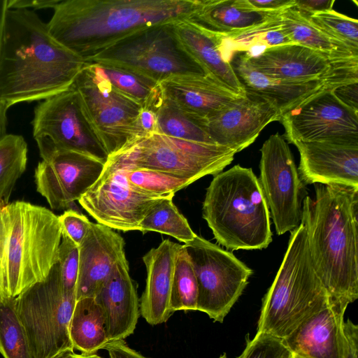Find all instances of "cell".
Wrapping results in <instances>:
<instances>
[{"label":"cell","instance_id":"6da1fadb","mask_svg":"<svg viewBox=\"0 0 358 358\" xmlns=\"http://www.w3.org/2000/svg\"><path fill=\"white\" fill-rule=\"evenodd\" d=\"M85 64L53 38L34 10L7 8L0 40V101L8 109L68 89Z\"/></svg>","mask_w":358,"mask_h":358},{"label":"cell","instance_id":"7a4b0ae2","mask_svg":"<svg viewBox=\"0 0 358 358\" xmlns=\"http://www.w3.org/2000/svg\"><path fill=\"white\" fill-rule=\"evenodd\" d=\"M200 0H66L47 23L53 38L85 62L147 27L189 20Z\"/></svg>","mask_w":358,"mask_h":358},{"label":"cell","instance_id":"3957f363","mask_svg":"<svg viewBox=\"0 0 358 358\" xmlns=\"http://www.w3.org/2000/svg\"><path fill=\"white\" fill-rule=\"evenodd\" d=\"M313 185L301 221L313 265L331 300L350 304L358 297V188Z\"/></svg>","mask_w":358,"mask_h":358},{"label":"cell","instance_id":"277c9868","mask_svg":"<svg viewBox=\"0 0 358 358\" xmlns=\"http://www.w3.org/2000/svg\"><path fill=\"white\" fill-rule=\"evenodd\" d=\"M62 227L48 208L17 201L0 208V299L43 281L57 262Z\"/></svg>","mask_w":358,"mask_h":358},{"label":"cell","instance_id":"5b68a950","mask_svg":"<svg viewBox=\"0 0 358 358\" xmlns=\"http://www.w3.org/2000/svg\"><path fill=\"white\" fill-rule=\"evenodd\" d=\"M202 211L217 242L228 250H262L272 241L270 212L251 168L237 164L215 175Z\"/></svg>","mask_w":358,"mask_h":358},{"label":"cell","instance_id":"8992f818","mask_svg":"<svg viewBox=\"0 0 358 358\" xmlns=\"http://www.w3.org/2000/svg\"><path fill=\"white\" fill-rule=\"evenodd\" d=\"M287 248L263 300L257 332L285 339L331 299L311 260L305 226L290 232Z\"/></svg>","mask_w":358,"mask_h":358},{"label":"cell","instance_id":"52a82bcc","mask_svg":"<svg viewBox=\"0 0 358 358\" xmlns=\"http://www.w3.org/2000/svg\"><path fill=\"white\" fill-rule=\"evenodd\" d=\"M76 302V294L63 288L57 262L45 279L15 298L32 358H58L74 351L69 324Z\"/></svg>","mask_w":358,"mask_h":358},{"label":"cell","instance_id":"ba28073f","mask_svg":"<svg viewBox=\"0 0 358 358\" xmlns=\"http://www.w3.org/2000/svg\"><path fill=\"white\" fill-rule=\"evenodd\" d=\"M236 152L219 145L206 144L152 134L108 157L106 163L124 169H145L194 181L215 176L229 165Z\"/></svg>","mask_w":358,"mask_h":358},{"label":"cell","instance_id":"9c48e42d","mask_svg":"<svg viewBox=\"0 0 358 358\" xmlns=\"http://www.w3.org/2000/svg\"><path fill=\"white\" fill-rule=\"evenodd\" d=\"M174 23L139 30L86 62L126 69L158 83L175 75L208 74L182 47Z\"/></svg>","mask_w":358,"mask_h":358},{"label":"cell","instance_id":"30bf717a","mask_svg":"<svg viewBox=\"0 0 358 358\" xmlns=\"http://www.w3.org/2000/svg\"><path fill=\"white\" fill-rule=\"evenodd\" d=\"M72 85L108 157L142 138V106L117 90L96 64L86 62Z\"/></svg>","mask_w":358,"mask_h":358},{"label":"cell","instance_id":"8fae6325","mask_svg":"<svg viewBox=\"0 0 358 358\" xmlns=\"http://www.w3.org/2000/svg\"><path fill=\"white\" fill-rule=\"evenodd\" d=\"M31 124L42 160L61 150L84 154L104 163L108 158L73 85L41 101L34 108Z\"/></svg>","mask_w":358,"mask_h":358},{"label":"cell","instance_id":"7c38bea8","mask_svg":"<svg viewBox=\"0 0 358 358\" xmlns=\"http://www.w3.org/2000/svg\"><path fill=\"white\" fill-rule=\"evenodd\" d=\"M183 245L197 281L196 310L222 322L246 287L252 270L232 252L197 235Z\"/></svg>","mask_w":358,"mask_h":358},{"label":"cell","instance_id":"4fadbf2b","mask_svg":"<svg viewBox=\"0 0 358 358\" xmlns=\"http://www.w3.org/2000/svg\"><path fill=\"white\" fill-rule=\"evenodd\" d=\"M260 152L259 183L276 234L282 235L301 224L304 183L283 136L271 135Z\"/></svg>","mask_w":358,"mask_h":358},{"label":"cell","instance_id":"5bb4252c","mask_svg":"<svg viewBox=\"0 0 358 358\" xmlns=\"http://www.w3.org/2000/svg\"><path fill=\"white\" fill-rule=\"evenodd\" d=\"M242 52L254 69L280 80L334 87L358 82V57H335L296 43L268 48L256 56Z\"/></svg>","mask_w":358,"mask_h":358},{"label":"cell","instance_id":"9a60e30c","mask_svg":"<svg viewBox=\"0 0 358 358\" xmlns=\"http://www.w3.org/2000/svg\"><path fill=\"white\" fill-rule=\"evenodd\" d=\"M169 195L152 194L136 188L120 169L105 163L98 180L78 202L101 224L123 231H139L148 211Z\"/></svg>","mask_w":358,"mask_h":358},{"label":"cell","instance_id":"2e32d148","mask_svg":"<svg viewBox=\"0 0 358 358\" xmlns=\"http://www.w3.org/2000/svg\"><path fill=\"white\" fill-rule=\"evenodd\" d=\"M288 143L338 142L358 144V113L324 91L280 119Z\"/></svg>","mask_w":358,"mask_h":358},{"label":"cell","instance_id":"e0dca14e","mask_svg":"<svg viewBox=\"0 0 358 358\" xmlns=\"http://www.w3.org/2000/svg\"><path fill=\"white\" fill-rule=\"evenodd\" d=\"M105 163L76 152L61 150L38 162L37 192L55 210L70 209L101 176Z\"/></svg>","mask_w":358,"mask_h":358},{"label":"cell","instance_id":"ac0fdd59","mask_svg":"<svg viewBox=\"0 0 358 358\" xmlns=\"http://www.w3.org/2000/svg\"><path fill=\"white\" fill-rule=\"evenodd\" d=\"M280 119L271 103L246 93L240 102L208 117L206 126L215 144L237 153L253 143L267 124Z\"/></svg>","mask_w":358,"mask_h":358},{"label":"cell","instance_id":"d6986e66","mask_svg":"<svg viewBox=\"0 0 358 358\" xmlns=\"http://www.w3.org/2000/svg\"><path fill=\"white\" fill-rule=\"evenodd\" d=\"M304 184L339 185L358 188V144L295 142Z\"/></svg>","mask_w":358,"mask_h":358},{"label":"cell","instance_id":"ffe728a7","mask_svg":"<svg viewBox=\"0 0 358 358\" xmlns=\"http://www.w3.org/2000/svg\"><path fill=\"white\" fill-rule=\"evenodd\" d=\"M125 242L112 229L91 222L79 245L76 301L94 297L115 264L126 258Z\"/></svg>","mask_w":358,"mask_h":358},{"label":"cell","instance_id":"44dd1931","mask_svg":"<svg viewBox=\"0 0 358 358\" xmlns=\"http://www.w3.org/2000/svg\"><path fill=\"white\" fill-rule=\"evenodd\" d=\"M349 304L331 300L283 339L292 354L303 358H344V313Z\"/></svg>","mask_w":358,"mask_h":358},{"label":"cell","instance_id":"7402d4cb","mask_svg":"<svg viewBox=\"0 0 358 358\" xmlns=\"http://www.w3.org/2000/svg\"><path fill=\"white\" fill-rule=\"evenodd\" d=\"M162 94L182 110L207 119L240 102L238 94L210 74H181L159 83Z\"/></svg>","mask_w":358,"mask_h":358},{"label":"cell","instance_id":"603a6c76","mask_svg":"<svg viewBox=\"0 0 358 358\" xmlns=\"http://www.w3.org/2000/svg\"><path fill=\"white\" fill-rule=\"evenodd\" d=\"M127 258L119 261L94 298L101 306L108 342L132 334L139 317V301Z\"/></svg>","mask_w":358,"mask_h":358},{"label":"cell","instance_id":"cb8c5ba5","mask_svg":"<svg viewBox=\"0 0 358 358\" xmlns=\"http://www.w3.org/2000/svg\"><path fill=\"white\" fill-rule=\"evenodd\" d=\"M229 62L246 93L271 103L281 117L310 98L336 87L321 81L291 83L269 77L254 69L242 51L236 52Z\"/></svg>","mask_w":358,"mask_h":358},{"label":"cell","instance_id":"d4e9b609","mask_svg":"<svg viewBox=\"0 0 358 358\" xmlns=\"http://www.w3.org/2000/svg\"><path fill=\"white\" fill-rule=\"evenodd\" d=\"M180 245L166 239L143 257L147 277L140 313L151 325L166 322L173 314L170 296L174 264Z\"/></svg>","mask_w":358,"mask_h":358},{"label":"cell","instance_id":"484cf974","mask_svg":"<svg viewBox=\"0 0 358 358\" xmlns=\"http://www.w3.org/2000/svg\"><path fill=\"white\" fill-rule=\"evenodd\" d=\"M173 25L182 47L208 74L235 93L246 96L243 86L222 52L224 36L189 20L176 22Z\"/></svg>","mask_w":358,"mask_h":358},{"label":"cell","instance_id":"4316f807","mask_svg":"<svg viewBox=\"0 0 358 358\" xmlns=\"http://www.w3.org/2000/svg\"><path fill=\"white\" fill-rule=\"evenodd\" d=\"M279 13L250 9L243 0H200L189 20L230 38L271 20Z\"/></svg>","mask_w":358,"mask_h":358},{"label":"cell","instance_id":"83f0119b","mask_svg":"<svg viewBox=\"0 0 358 358\" xmlns=\"http://www.w3.org/2000/svg\"><path fill=\"white\" fill-rule=\"evenodd\" d=\"M73 348L83 354H94L108 343L103 312L94 297L77 300L69 324Z\"/></svg>","mask_w":358,"mask_h":358},{"label":"cell","instance_id":"f1b7e54d","mask_svg":"<svg viewBox=\"0 0 358 358\" xmlns=\"http://www.w3.org/2000/svg\"><path fill=\"white\" fill-rule=\"evenodd\" d=\"M279 24L293 43L299 44L335 57H358V50L349 47L315 27L294 6L280 12Z\"/></svg>","mask_w":358,"mask_h":358},{"label":"cell","instance_id":"f546056e","mask_svg":"<svg viewBox=\"0 0 358 358\" xmlns=\"http://www.w3.org/2000/svg\"><path fill=\"white\" fill-rule=\"evenodd\" d=\"M157 116V134L196 143L217 145L210 138L206 119L194 116L178 107L159 92L149 106Z\"/></svg>","mask_w":358,"mask_h":358},{"label":"cell","instance_id":"4dcf8cb0","mask_svg":"<svg viewBox=\"0 0 358 358\" xmlns=\"http://www.w3.org/2000/svg\"><path fill=\"white\" fill-rule=\"evenodd\" d=\"M173 196L170 194L161 199L148 211L141 222L139 231L167 234L186 243L196 234L174 205Z\"/></svg>","mask_w":358,"mask_h":358},{"label":"cell","instance_id":"1f68e13d","mask_svg":"<svg viewBox=\"0 0 358 358\" xmlns=\"http://www.w3.org/2000/svg\"><path fill=\"white\" fill-rule=\"evenodd\" d=\"M27 153V143L21 135L7 134L0 140V201L5 204L26 169Z\"/></svg>","mask_w":358,"mask_h":358},{"label":"cell","instance_id":"d6a6232c","mask_svg":"<svg viewBox=\"0 0 358 358\" xmlns=\"http://www.w3.org/2000/svg\"><path fill=\"white\" fill-rule=\"evenodd\" d=\"M198 285L189 257L180 245L176 257L170 296V309L196 310Z\"/></svg>","mask_w":358,"mask_h":358},{"label":"cell","instance_id":"836d02e7","mask_svg":"<svg viewBox=\"0 0 358 358\" xmlns=\"http://www.w3.org/2000/svg\"><path fill=\"white\" fill-rule=\"evenodd\" d=\"M0 353L3 358H32L15 298L0 299Z\"/></svg>","mask_w":358,"mask_h":358},{"label":"cell","instance_id":"e575fe53","mask_svg":"<svg viewBox=\"0 0 358 358\" xmlns=\"http://www.w3.org/2000/svg\"><path fill=\"white\" fill-rule=\"evenodd\" d=\"M96 65L117 90L143 108L150 106L159 92L158 83L139 73L106 64Z\"/></svg>","mask_w":358,"mask_h":358},{"label":"cell","instance_id":"d590c367","mask_svg":"<svg viewBox=\"0 0 358 358\" xmlns=\"http://www.w3.org/2000/svg\"><path fill=\"white\" fill-rule=\"evenodd\" d=\"M117 168L123 171L132 185L155 195L174 194L195 182L192 179L155 170Z\"/></svg>","mask_w":358,"mask_h":358},{"label":"cell","instance_id":"8d00e7d4","mask_svg":"<svg viewBox=\"0 0 358 358\" xmlns=\"http://www.w3.org/2000/svg\"><path fill=\"white\" fill-rule=\"evenodd\" d=\"M306 17L311 24L329 36L358 50L357 20L333 9Z\"/></svg>","mask_w":358,"mask_h":358},{"label":"cell","instance_id":"74e56055","mask_svg":"<svg viewBox=\"0 0 358 358\" xmlns=\"http://www.w3.org/2000/svg\"><path fill=\"white\" fill-rule=\"evenodd\" d=\"M57 264L64 291L76 294L79 270V247L62 233L57 252Z\"/></svg>","mask_w":358,"mask_h":358},{"label":"cell","instance_id":"f35d334b","mask_svg":"<svg viewBox=\"0 0 358 358\" xmlns=\"http://www.w3.org/2000/svg\"><path fill=\"white\" fill-rule=\"evenodd\" d=\"M292 353L283 339L272 335L257 332L248 340L246 346L237 358H292Z\"/></svg>","mask_w":358,"mask_h":358},{"label":"cell","instance_id":"ab89813d","mask_svg":"<svg viewBox=\"0 0 358 358\" xmlns=\"http://www.w3.org/2000/svg\"><path fill=\"white\" fill-rule=\"evenodd\" d=\"M62 233L79 246L85 236L91 222L84 215L73 209H67L58 216Z\"/></svg>","mask_w":358,"mask_h":358},{"label":"cell","instance_id":"60d3db41","mask_svg":"<svg viewBox=\"0 0 358 358\" xmlns=\"http://www.w3.org/2000/svg\"><path fill=\"white\" fill-rule=\"evenodd\" d=\"M331 92L343 105L358 113V82L338 85Z\"/></svg>","mask_w":358,"mask_h":358},{"label":"cell","instance_id":"b9f144b4","mask_svg":"<svg viewBox=\"0 0 358 358\" xmlns=\"http://www.w3.org/2000/svg\"><path fill=\"white\" fill-rule=\"evenodd\" d=\"M243 3L250 9L277 13L292 7L294 0H243Z\"/></svg>","mask_w":358,"mask_h":358},{"label":"cell","instance_id":"7bdbcfd3","mask_svg":"<svg viewBox=\"0 0 358 358\" xmlns=\"http://www.w3.org/2000/svg\"><path fill=\"white\" fill-rule=\"evenodd\" d=\"M103 349L109 358H150L131 348L124 340L108 342Z\"/></svg>","mask_w":358,"mask_h":358},{"label":"cell","instance_id":"ee69618b","mask_svg":"<svg viewBox=\"0 0 358 358\" xmlns=\"http://www.w3.org/2000/svg\"><path fill=\"white\" fill-rule=\"evenodd\" d=\"M334 0H294V8L308 16L332 9Z\"/></svg>","mask_w":358,"mask_h":358},{"label":"cell","instance_id":"f6af8a7d","mask_svg":"<svg viewBox=\"0 0 358 358\" xmlns=\"http://www.w3.org/2000/svg\"><path fill=\"white\" fill-rule=\"evenodd\" d=\"M345 340L344 358H358V327L351 320L344 322Z\"/></svg>","mask_w":358,"mask_h":358},{"label":"cell","instance_id":"bcb514c9","mask_svg":"<svg viewBox=\"0 0 358 358\" xmlns=\"http://www.w3.org/2000/svg\"><path fill=\"white\" fill-rule=\"evenodd\" d=\"M138 126L142 138L157 133V116L151 108L142 107L138 116Z\"/></svg>","mask_w":358,"mask_h":358},{"label":"cell","instance_id":"7dc6e473","mask_svg":"<svg viewBox=\"0 0 358 358\" xmlns=\"http://www.w3.org/2000/svg\"><path fill=\"white\" fill-rule=\"evenodd\" d=\"M59 1V0H7V8L32 10L44 8L54 9Z\"/></svg>","mask_w":358,"mask_h":358},{"label":"cell","instance_id":"c3c4849f","mask_svg":"<svg viewBox=\"0 0 358 358\" xmlns=\"http://www.w3.org/2000/svg\"><path fill=\"white\" fill-rule=\"evenodd\" d=\"M7 10V0H0V40L5 13ZM8 108L0 101V140L7 134Z\"/></svg>","mask_w":358,"mask_h":358},{"label":"cell","instance_id":"681fc988","mask_svg":"<svg viewBox=\"0 0 358 358\" xmlns=\"http://www.w3.org/2000/svg\"><path fill=\"white\" fill-rule=\"evenodd\" d=\"M58 358H103L101 356L99 355L96 353L94 354H77L74 352V351H69L66 352L62 355H60Z\"/></svg>","mask_w":358,"mask_h":358},{"label":"cell","instance_id":"f907efd6","mask_svg":"<svg viewBox=\"0 0 358 358\" xmlns=\"http://www.w3.org/2000/svg\"><path fill=\"white\" fill-rule=\"evenodd\" d=\"M292 358H303L297 355H295V354H292Z\"/></svg>","mask_w":358,"mask_h":358},{"label":"cell","instance_id":"816d5d0a","mask_svg":"<svg viewBox=\"0 0 358 358\" xmlns=\"http://www.w3.org/2000/svg\"><path fill=\"white\" fill-rule=\"evenodd\" d=\"M218 358H227V357L226 354H223V355H221L220 357H218Z\"/></svg>","mask_w":358,"mask_h":358},{"label":"cell","instance_id":"f5cc1de1","mask_svg":"<svg viewBox=\"0 0 358 358\" xmlns=\"http://www.w3.org/2000/svg\"><path fill=\"white\" fill-rule=\"evenodd\" d=\"M4 205H6L3 202L0 201V208L3 207Z\"/></svg>","mask_w":358,"mask_h":358}]
</instances>
